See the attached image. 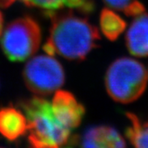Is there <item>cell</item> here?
<instances>
[{
    "label": "cell",
    "mask_w": 148,
    "mask_h": 148,
    "mask_svg": "<svg viewBox=\"0 0 148 148\" xmlns=\"http://www.w3.org/2000/svg\"><path fill=\"white\" fill-rule=\"evenodd\" d=\"M51 18L49 36L43 49L49 55L58 54L68 60L82 61L99 46L98 28L73 11L46 13Z\"/></svg>",
    "instance_id": "cell-1"
},
{
    "label": "cell",
    "mask_w": 148,
    "mask_h": 148,
    "mask_svg": "<svg viewBox=\"0 0 148 148\" xmlns=\"http://www.w3.org/2000/svg\"><path fill=\"white\" fill-rule=\"evenodd\" d=\"M27 120L29 148H60L71 138V130L56 118L52 103L34 96L21 104Z\"/></svg>",
    "instance_id": "cell-2"
},
{
    "label": "cell",
    "mask_w": 148,
    "mask_h": 148,
    "mask_svg": "<svg viewBox=\"0 0 148 148\" xmlns=\"http://www.w3.org/2000/svg\"><path fill=\"white\" fill-rule=\"evenodd\" d=\"M105 82L107 92L114 101L131 103L138 100L147 87V70L135 59L118 58L107 70Z\"/></svg>",
    "instance_id": "cell-3"
},
{
    "label": "cell",
    "mask_w": 148,
    "mask_h": 148,
    "mask_svg": "<svg viewBox=\"0 0 148 148\" xmlns=\"http://www.w3.org/2000/svg\"><path fill=\"white\" fill-rule=\"evenodd\" d=\"M41 31L39 24L31 16H23L10 22L5 28L1 46L11 62H23L39 49Z\"/></svg>",
    "instance_id": "cell-4"
},
{
    "label": "cell",
    "mask_w": 148,
    "mask_h": 148,
    "mask_svg": "<svg viewBox=\"0 0 148 148\" xmlns=\"http://www.w3.org/2000/svg\"><path fill=\"white\" fill-rule=\"evenodd\" d=\"M23 78L27 87L37 95H49L59 89L65 82L61 64L51 55H38L26 64Z\"/></svg>",
    "instance_id": "cell-5"
},
{
    "label": "cell",
    "mask_w": 148,
    "mask_h": 148,
    "mask_svg": "<svg viewBox=\"0 0 148 148\" xmlns=\"http://www.w3.org/2000/svg\"><path fill=\"white\" fill-rule=\"evenodd\" d=\"M53 110L58 120L70 130L81 124L85 114V108L71 92L57 90L52 101Z\"/></svg>",
    "instance_id": "cell-6"
},
{
    "label": "cell",
    "mask_w": 148,
    "mask_h": 148,
    "mask_svg": "<svg viewBox=\"0 0 148 148\" xmlns=\"http://www.w3.org/2000/svg\"><path fill=\"white\" fill-rule=\"evenodd\" d=\"M82 148H126L119 132L109 126L88 127L81 138Z\"/></svg>",
    "instance_id": "cell-7"
},
{
    "label": "cell",
    "mask_w": 148,
    "mask_h": 148,
    "mask_svg": "<svg viewBox=\"0 0 148 148\" xmlns=\"http://www.w3.org/2000/svg\"><path fill=\"white\" fill-rule=\"evenodd\" d=\"M126 45L131 54L137 57L148 56V14L136 16L126 34Z\"/></svg>",
    "instance_id": "cell-8"
},
{
    "label": "cell",
    "mask_w": 148,
    "mask_h": 148,
    "mask_svg": "<svg viewBox=\"0 0 148 148\" xmlns=\"http://www.w3.org/2000/svg\"><path fill=\"white\" fill-rule=\"evenodd\" d=\"M27 132V120L21 111L14 107L0 109V133L13 142Z\"/></svg>",
    "instance_id": "cell-9"
},
{
    "label": "cell",
    "mask_w": 148,
    "mask_h": 148,
    "mask_svg": "<svg viewBox=\"0 0 148 148\" xmlns=\"http://www.w3.org/2000/svg\"><path fill=\"white\" fill-rule=\"evenodd\" d=\"M27 7L39 8L45 11V13L57 12L64 8L76 9L82 13L88 14L95 10L93 0H22Z\"/></svg>",
    "instance_id": "cell-10"
},
{
    "label": "cell",
    "mask_w": 148,
    "mask_h": 148,
    "mask_svg": "<svg viewBox=\"0 0 148 148\" xmlns=\"http://www.w3.org/2000/svg\"><path fill=\"white\" fill-rule=\"evenodd\" d=\"M100 25L102 33L110 41H114L126 28V21L109 8H104L100 15Z\"/></svg>",
    "instance_id": "cell-11"
},
{
    "label": "cell",
    "mask_w": 148,
    "mask_h": 148,
    "mask_svg": "<svg viewBox=\"0 0 148 148\" xmlns=\"http://www.w3.org/2000/svg\"><path fill=\"white\" fill-rule=\"evenodd\" d=\"M126 116L130 121L125 132L127 139L135 148H148V125L143 123L132 113H127Z\"/></svg>",
    "instance_id": "cell-12"
},
{
    "label": "cell",
    "mask_w": 148,
    "mask_h": 148,
    "mask_svg": "<svg viewBox=\"0 0 148 148\" xmlns=\"http://www.w3.org/2000/svg\"><path fill=\"white\" fill-rule=\"evenodd\" d=\"M145 7L143 6V4L139 2L138 0H136L132 3V4L127 7L125 10L123 11L124 14L127 16H139L141 14H143L145 12Z\"/></svg>",
    "instance_id": "cell-13"
},
{
    "label": "cell",
    "mask_w": 148,
    "mask_h": 148,
    "mask_svg": "<svg viewBox=\"0 0 148 148\" xmlns=\"http://www.w3.org/2000/svg\"><path fill=\"white\" fill-rule=\"evenodd\" d=\"M136 0H104L106 5L114 9L119 11H123L127 8L130 4Z\"/></svg>",
    "instance_id": "cell-14"
},
{
    "label": "cell",
    "mask_w": 148,
    "mask_h": 148,
    "mask_svg": "<svg viewBox=\"0 0 148 148\" xmlns=\"http://www.w3.org/2000/svg\"><path fill=\"white\" fill-rule=\"evenodd\" d=\"M12 5L10 0H0V6L3 8H8Z\"/></svg>",
    "instance_id": "cell-15"
},
{
    "label": "cell",
    "mask_w": 148,
    "mask_h": 148,
    "mask_svg": "<svg viewBox=\"0 0 148 148\" xmlns=\"http://www.w3.org/2000/svg\"><path fill=\"white\" fill-rule=\"evenodd\" d=\"M3 16L0 11V36H1L2 32H3Z\"/></svg>",
    "instance_id": "cell-16"
},
{
    "label": "cell",
    "mask_w": 148,
    "mask_h": 148,
    "mask_svg": "<svg viewBox=\"0 0 148 148\" xmlns=\"http://www.w3.org/2000/svg\"><path fill=\"white\" fill-rule=\"evenodd\" d=\"M64 148H73V147H64Z\"/></svg>",
    "instance_id": "cell-17"
},
{
    "label": "cell",
    "mask_w": 148,
    "mask_h": 148,
    "mask_svg": "<svg viewBox=\"0 0 148 148\" xmlns=\"http://www.w3.org/2000/svg\"><path fill=\"white\" fill-rule=\"evenodd\" d=\"M146 124H147V125H148V122L147 123H146Z\"/></svg>",
    "instance_id": "cell-18"
},
{
    "label": "cell",
    "mask_w": 148,
    "mask_h": 148,
    "mask_svg": "<svg viewBox=\"0 0 148 148\" xmlns=\"http://www.w3.org/2000/svg\"><path fill=\"white\" fill-rule=\"evenodd\" d=\"M0 148H4V147H0Z\"/></svg>",
    "instance_id": "cell-19"
}]
</instances>
